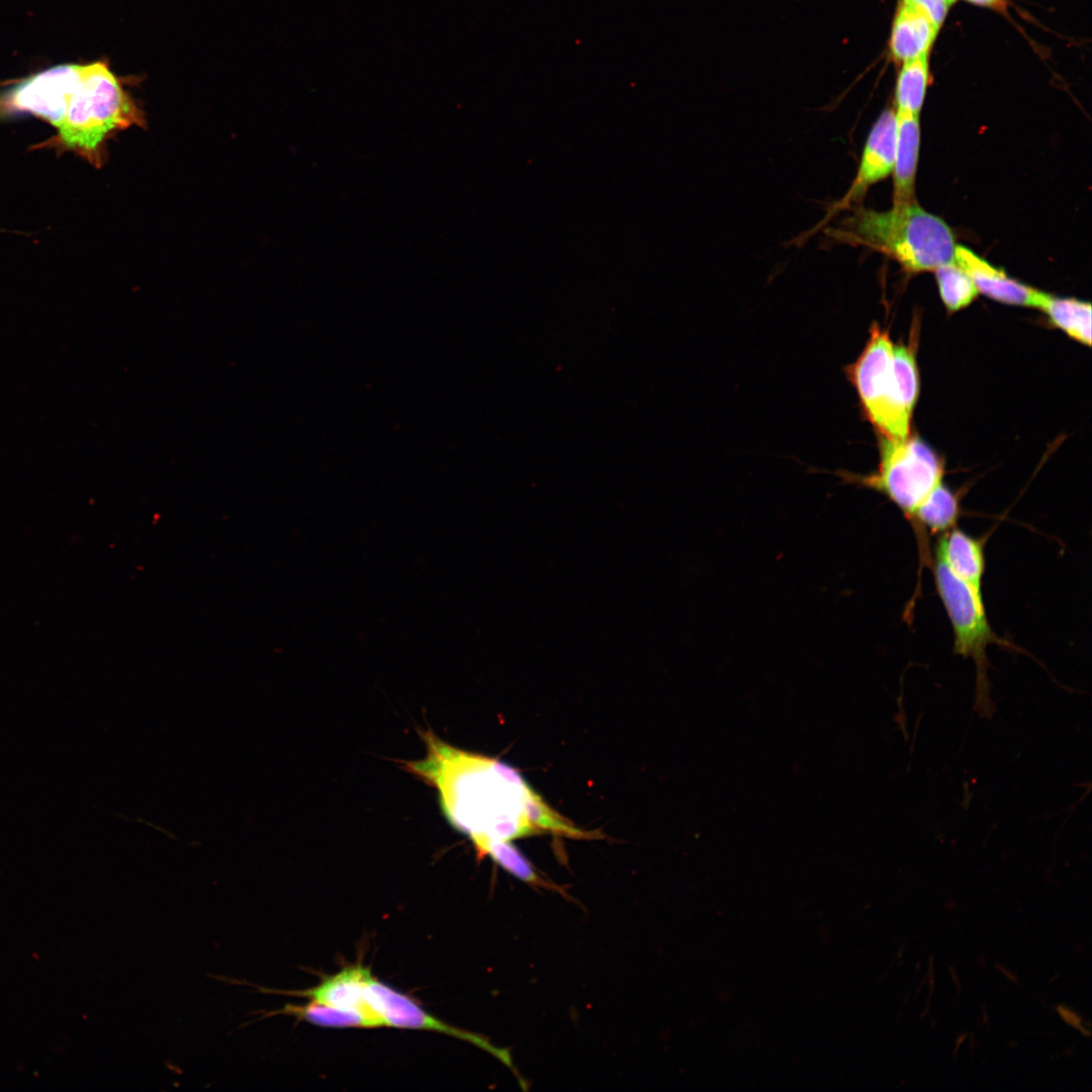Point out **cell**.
<instances>
[{
    "instance_id": "52a82bcc",
    "label": "cell",
    "mask_w": 1092,
    "mask_h": 1092,
    "mask_svg": "<svg viewBox=\"0 0 1092 1092\" xmlns=\"http://www.w3.org/2000/svg\"><path fill=\"white\" fill-rule=\"evenodd\" d=\"M366 999L382 1026L446 1033L484 1050L509 1067L515 1075L518 1074L508 1050L494 1046L481 1035L456 1028L437 1019L410 997L379 982L373 976L366 987Z\"/></svg>"
},
{
    "instance_id": "8fae6325",
    "label": "cell",
    "mask_w": 1092,
    "mask_h": 1092,
    "mask_svg": "<svg viewBox=\"0 0 1092 1092\" xmlns=\"http://www.w3.org/2000/svg\"><path fill=\"white\" fill-rule=\"evenodd\" d=\"M933 556L974 592L982 594L986 571L985 541L958 526L938 536Z\"/></svg>"
},
{
    "instance_id": "9a60e30c",
    "label": "cell",
    "mask_w": 1092,
    "mask_h": 1092,
    "mask_svg": "<svg viewBox=\"0 0 1092 1092\" xmlns=\"http://www.w3.org/2000/svg\"><path fill=\"white\" fill-rule=\"evenodd\" d=\"M252 1014H260V1017H258L257 1020H262L275 1015H286L294 1017L298 1021H306L322 1027H373L371 1021L361 1013L339 1009L312 1001L306 1005L286 1004L280 1009L269 1011L257 1010L252 1012Z\"/></svg>"
},
{
    "instance_id": "e0dca14e",
    "label": "cell",
    "mask_w": 1092,
    "mask_h": 1092,
    "mask_svg": "<svg viewBox=\"0 0 1092 1092\" xmlns=\"http://www.w3.org/2000/svg\"><path fill=\"white\" fill-rule=\"evenodd\" d=\"M928 56L902 63L895 90L897 112L919 115L930 81Z\"/></svg>"
},
{
    "instance_id": "ac0fdd59",
    "label": "cell",
    "mask_w": 1092,
    "mask_h": 1092,
    "mask_svg": "<svg viewBox=\"0 0 1092 1092\" xmlns=\"http://www.w3.org/2000/svg\"><path fill=\"white\" fill-rule=\"evenodd\" d=\"M940 298L949 312L969 306L979 291L968 273L954 261L934 270Z\"/></svg>"
},
{
    "instance_id": "d6986e66",
    "label": "cell",
    "mask_w": 1092,
    "mask_h": 1092,
    "mask_svg": "<svg viewBox=\"0 0 1092 1092\" xmlns=\"http://www.w3.org/2000/svg\"><path fill=\"white\" fill-rule=\"evenodd\" d=\"M906 2L921 9L937 28H940L947 14L948 4L945 0H905Z\"/></svg>"
},
{
    "instance_id": "5b68a950",
    "label": "cell",
    "mask_w": 1092,
    "mask_h": 1092,
    "mask_svg": "<svg viewBox=\"0 0 1092 1092\" xmlns=\"http://www.w3.org/2000/svg\"><path fill=\"white\" fill-rule=\"evenodd\" d=\"M879 447L877 471L866 475L845 473L841 476L848 483L885 495L911 524L919 506L942 482L943 461L916 436L893 439L881 435Z\"/></svg>"
},
{
    "instance_id": "3957f363",
    "label": "cell",
    "mask_w": 1092,
    "mask_h": 1092,
    "mask_svg": "<svg viewBox=\"0 0 1092 1092\" xmlns=\"http://www.w3.org/2000/svg\"><path fill=\"white\" fill-rule=\"evenodd\" d=\"M145 122L143 112L105 61L82 65L57 134L39 148L73 152L95 167L105 162L106 143L118 130Z\"/></svg>"
},
{
    "instance_id": "30bf717a",
    "label": "cell",
    "mask_w": 1092,
    "mask_h": 1092,
    "mask_svg": "<svg viewBox=\"0 0 1092 1092\" xmlns=\"http://www.w3.org/2000/svg\"><path fill=\"white\" fill-rule=\"evenodd\" d=\"M953 261L972 278L979 293L1001 303L1038 308L1043 291L1013 279L971 249L957 245Z\"/></svg>"
},
{
    "instance_id": "7c38bea8",
    "label": "cell",
    "mask_w": 1092,
    "mask_h": 1092,
    "mask_svg": "<svg viewBox=\"0 0 1092 1092\" xmlns=\"http://www.w3.org/2000/svg\"><path fill=\"white\" fill-rule=\"evenodd\" d=\"M938 30L921 9L900 0L889 41L891 58L902 64L929 54Z\"/></svg>"
},
{
    "instance_id": "8992f818",
    "label": "cell",
    "mask_w": 1092,
    "mask_h": 1092,
    "mask_svg": "<svg viewBox=\"0 0 1092 1092\" xmlns=\"http://www.w3.org/2000/svg\"><path fill=\"white\" fill-rule=\"evenodd\" d=\"M931 567L937 595L953 634V652L972 658L977 666L978 690L987 692V648L991 644L1014 648L999 637L988 620L983 595L974 592L932 555Z\"/></svg>"
},
{
    "instance_id": "ffe728a7",
    "label": "cell",
    "mask_w": 1092,
    "mask_h": 1092,
    "mask_svg": "<svg viewBox=\"0 0 1092 1092\" xmlns=\"http://www.w3.org/2000/svg\"><path fill=\"white\" fill-rule=\"evenodd\" d=\"M966 1H968V2H970L972 4H975V5H979L981 7L994 9V10L1000 11V12H1006L1007 4H1008V2L1006 0H966Z\"/></svg>"
},
{
    "instance_id": "ba28073f",
    "label": "cell",
    "mask_w": 1092,
    "mask_h": 1092,
    "mask_svg": "<svg viewBox=\"0 0 1092 1092\" xmlns=\"http://www.w3.org/2000/svg\"><path fill=\"white\" fill-rule=\"evenodd\" d=\"M372 975L369 969L358 965L348 967L325 979L317 986L305 990H279L263 987L246 981L217 977L219 980L254 988L257 993L278 994L309 999L312 1002L335 1008L358 1012L366 1016L373 1027H380L379 1018L370 1008L366 999V987Z\"/></svg>"
},
{
    "instance_id": "277c9868",
    "label": "cell",
    "mask_w": 1092,
    "mask_h": 1092,
    "mask_svg": "<svg viewBox=\"0 0 1092 1092\" xmlns=\"http://www.w3.org/2000/svg\"><path fill=\"white\" fill-rule=\"evenodd\" d=\"M845 234L887 254L909 273L934 271L952 262L957 247L950 226L916 200L886 211L857 209L848 217Z\"/></svg>"
},
{
    "instance_id": "4fadbf2b",
    "label": "cell",
    "mask_w": 1092,
    "mask_h": 1092,
    "mask_svg": "<svg viewBox=\"0 0 1092 1092\" xmlns=\"http://www.w3.org/2000/svg\"><path fill=\"white\" fill-rule=\"evenodd\" d=\"M896 154L893 169L894 204L915 200L920 149L919 115L897 112Z\"/></svg>"
},
{
    "instance_id": "2e32d148",
    "label": "cell",
    "mask_w": 1092,
    "mask_h": 1092,
    "mask_svg": "<svg viewBox=\"0 0 1092 1092\" xmlns=\"http://www.w3.org/2000/svg\"><path fill=\"white\" fill-rule=\"evenodd\" d=\"M472 844L478 857H490L506 872L522 882L550 890L558 888L544 879L511 840L481 839Z\"/></svg>"
},
{
    "instance_id": "7a4b0ae2",
    "label": "cell",
    "mask_w": 1092,
    "mask_h": 1092,
    "mask_svg": "<svg viewBox=\"0 0 1092 1092\" xmlns=\"http://www.w3.org/2000/svg\"><path fill=\"white\" fill-rule=\"evenodd\" d=\"M918 336L919 324L914 322L908 342L895 345L889 333L874 324L863 351L848 367L866 416L882 436L910 435L919 394Z\"/></svg>"
},
{
    "instance_id": "44dd1931",
    "label": "cell",
    "mask_w": 1092,
    "mask_h": 1092,
    "mask_svg": "<svg viewBox=\"0 0 1092 1092\" xmlns=\"http://www.w3.org/2000/svg\"><path fill=\"white\" fill-rule=\"evenodd\" d=\"M948 5L952 4L956 0H945Z\"/></svg>"
},
{
    "instance_id": "6da1fadb",
    "label": "cell",
    "mask_w": 1092,
    "mask_h": 1092,
    "mask_svg": "<svg viewBox=\"0 0 1092 1092\" xmlns=\"http://www.w3.org/2000/svg\"><path fill=\"white\" fill-rule=\"evenodd\" d=\"M427 753L402 761L403 769L431 787L450 825L468 836L512 840L538 833L532 812L542 797L515 767L498 759L457 748L432 730H421Z\"/></svg>"
},
{
    "instance_id": "5bb4252c",
    "label": "cell",
    "mask_w": 1092,
    "mask_h": 1092,
    "mask_svg": "<svg viewBox=\"0 0 1092 1092\" xmlns=\"http://www.w3.org/2000/svg\"><path fill=\"white\" fill-rule=\"evenodd\" d=\"M1050 323L1071 339L1091 345V304L1076 298L1060 297L1044 292L1039 303Z\"/></svg>"
},
{
    "instance_id": "9c48e42d",
    "label": "cell",
    "mask_w": 1092,
    "mask_h": 1092,
    "mask_svg": "<svg viewBox=\"0 0 1092 1092\" xmlns=\"http://www.w3.org/2000/svg\"><path fill=\"white\" fill-rule=\"evenodd\" d=\"M896 140V111L889 108L882 112L868 135L856 176L841 204L858 200L873 184L893 172Z\"/></svg>"
}]
</instances>
